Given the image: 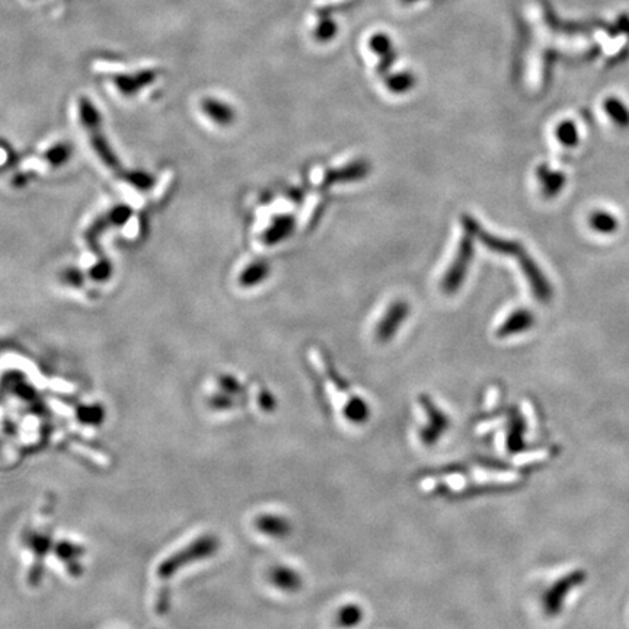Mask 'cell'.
<instances>
[{"mask_svg": "<svg viewBox=\"0 0 629 629\" xmlns=\"http://www.w3.org/2000/svg\"><path fill=\"white\" fill-rule=\"evenodd\" d=\"M608 111L613 120L616 123H619L621 126H626L629 123V112L624 108V105L621 102H609Z\"/></svg>", "mask_w": 629, "mask_h": 629, "instance_id": "8fae6325", "label": "cell"}, {"mask_svg": "<svg viewBox=\"0 0 629 629\" xmlns=\"http://www.w3.org/2000/svg\"><path fill=\"white\" fill-rule=\"evenodd\" d=\"M533 322H535V318L532 316L530 312L527 311H517L512 316H508L506 319V322L500 327L497 334L500 337H508L513 334H519V332L527 331Z\"/></svg>", "mask_w": 629, "mask_h": 629, "instance_id": "5b68a950", "label": "cell"}, {"mask_svg": "<svg viewBox=\"0 0 629 629\" xmlns=\"http://www.w3.org/2000/svg\"><path fill=\"white\" fill-rule=\"evenodd\" d=\"M407 309H408V307L403 302L395 303L392 307H390V309L386 313V316L382 319V322L379 324L377 337L381 338L382 341H386V340H389L390 337H392L395 334V331L399 328L402 320L405 319Z\"/></svg>", "mask_w": 629, "mask_h": 629, "instance_id": "3957f363", "label": "cell"}, {"mask_svg": "<svg viewBox=\"0 0 629 629\" xmlns=\"http://www.w3.org/2000/svg\"><path fill=\"white\" fill-rule=\"evenodd\" d=\"M590 224L597 232H602V233H610L618 228L616 219L612 215H609V213H604V211L595 213V215L590 217Z\"/></svg>", "mask_w": 629, "mask_h": 629, "instance_id": "9c48e42d", "label": "cell"}, {"mask_svg": "<svg viewBox=\"0 0 629 629\" xmlns=\"http://www.w3.org/2000/svg\"><path fill=\"white\" fill-rule=\"evenodd\" d=\"M290 224H292L290 220H280L277 228H274L267 233V242H276L278 239H283V237L287 235L290 229Z\"/></svg>", "mask_w": 629, "mask_h": 629, "instance_id": "7c38bea8", "label": "cell"}, {"mask_svg": "<svg viewBox=\"0 0 629 629\" xmlns=\"http://www.w3.org/2000/svg\"><path fill=\"white\" fill-rule=\"evenodd\" d=\"M471 255H472L471 242L465 239L460 244L456 263H453V265L450 267L447 276L444 278V289L447 292L452 293V290H456L459 287V284L462 283V277H464L465 271L468 270Z\"/></svg>", "mask_w": 629, "mask_h": 629, "instance_id": "6da1fadb", "label": "cell"}, {"mask_svg": "<svg viewBox=\"0 0 629 629\" xmlns=\"http://www.w3.org/2000/svg\"><path fill=\"white\" fill-rule=\"evenodd\" d=\"M201 108H203V112L210 118V120L215 121L216 124L226 126L233 120V111L230 106L219 99L206 98L201 102Z\"/></svg>", "mask_w": 629, "mask_h": 629, "instance_id": "277c9868", "label": "cell"}, {"mask_svg": "<svg viewBox=\"0 0 629 629\" xmlns=\"http://www.w3.org/2000/svg\"><path fill=\"white\" fill-rule=\"evenodd\" d=\"M558 139L561 140V143H564L567 146L577 145L578 136H577V130H575L574 124L565 123L560 128H558Z\"/></svg>", "mask_w": 629, "mask_h": 629, "instance_id": "30bf717a", "label": "cell"}, {"mask_svg": "<svg viewBox=\"0 0 629 629\" xmlns=\"http://www.w3.org/2000/svg\"><path fill=\"white\" fill-rule=\"evenodd\" d=\"M78 108H79V118L83 126H85L88 130H91V132L99 128L101 114L97 110L95 104H92L88 98H80Z\"/></svg>", "mask_w": 629, "mask_h": 629, "instance_id": "8992f818", "label": "cell"}, {"mask_svg": "<svg viewBox=\"0 0 629 629\" xmlns=\"http://www.w3.org/2000/svg\"><path fill=\"white\" fill-rule=\"evenodd\" d=\"M158 73L153 70H143L134 75H120L114 79L115 86L124 95H134L136 92L149 86L156 79Z\"/></svg>", "mask_w": 629, "mask_h": 629, "instance_id": "7a4b0ae2", "label": "cell"}, {"mask_svg": "<svg viewBox=\"0 0 629 629\" xmlns=\"http://www.w3.org/2000/svg\"><path fill=\"white\" fill-rule=\"evenodd\" d=\"M539 178L543 187V191L547 195H555L562 189L565 178L561 172H552L547 166H541L539 168Z\"/></svg>", "mask_w": 629, "mask_h": 629, "instance_id": "52a82bcc", "label": "cell"}, {"mask_svg": "<svg viewBox=\"0 0 629 629\" xmlns=\"http://www.w3.org/2000/svg\"><path fill=\"white\" fill-rule=\"evenodd\" d=\"M267 274H268V267L263 263H255L252 265L246 267V270H244V272L239 277V283L245 287H251L263 281Z\"/></svg>", "mask_w": 629, "mask_h": 629, "instance_id": "ba28073f", "label": "cell"}]
</instances>
